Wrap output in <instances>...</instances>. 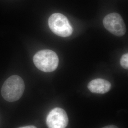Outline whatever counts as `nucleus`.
Listing matches in <instances>:
<instances>
[{"mask_svg":"<svg viewBox=\"0 0 128 128\" xmlns=\"http://www.w3.org/2000/svg\"><path fill=\"white\" fill-rule=\"evenodd\" d=\"M24 89L23 79L17 75H13L5 81L2 87L1 94L6 101L14 102L22 96Z\"/></svg>","mask_w":128,"mask_h":128,"instance_id":"nucleus-1","label":"nucleus"},{"mask_svg":"<svg viewBox=\"0 0 128 128\" xmlns=\"http://www.w3.org/2000/svg\"><path fill=\"white\" fill-rule=\"evenodd\" d=\"M33 62L39 70L44 72H51L57 68L59 60L53 51L44 50L37 52L33 56Z\"/></svg>","mask_w":128,"mask_h":128,"instance_id":"nucleus-2","label":"nucleus"},{"mask_svg":"<svg viewBox=\"0 0 128 128\" xmlns=\"http://www.w3.org/2000/svg\"><path fill=\"white\" fill-rule=\"evenodd\" d=\"M111 86V84L108 81L102 78L94 79L88 84V88L90 91L99 94H104L108 92Z\"/></svg>","mask_w":128,"mask_h":128,"instance_id":"nucleus-6","label":"nucleus"},{"mask_svg":"<svg viewBox=\"0 0 128 128\" xmlns=\"http://www.w3.org/2000/svg\"><path fill=\"white\" fill-rule=\"evenodd\" d=\"M46 124L48 128H66L68 124V116L64 109L55 108L48 115Z\"/></svg>","mask_w":128,"mask_h":128,"instance_id":"nucleus-5","label":"nucleus"},{"mask_svg":"<svg viewBox=\"0 0 128 128\" xmlns=\"http://www.w3.org/2000/svg\"><path fill=\"white\" fill-rule=\"evenodd\" d=\"M102 128H119L117 127V126L114 125H109V126H105L104 127Z\"/></svg>","mask_w":128,"mask_h":128,"instance_id":"nucleus-9","label":"nucleus"},{"mask_svg":"<svg viewBox=\"0 0 128 128\" xmlns=\"http://www.w3.org/2000/svg\"><path fill=\"white\" fill-rule=\"evenodd\" d=\"M48 25L51 30L60 37H69L73 32L68 20L60 13H55L51 15L48 19Z\"/></svg>","mask_w":128,"mask_h":128,"instance_id":"nucleus-3","label":"nucleus"},{"mask_svg":"<svg viewBox=\"0 0 128 128\" xmlns=\"http://www.w3.org/2000/svg\"><path fill=\"white\" fill-rule=\"evenodd\" d=\"M18 128H37L36 126H33V125H28V126H26L24 127H22Z\"/></svg>","mask_w":128,"mask_h":128,"instance_id":"nucleus-8","label":"nucleus"},{"mask_svg":"<svg viewBox=\"0 0 128 128\" xmlns=\"http://www.w3.org/2000/svg\"><path fill=\"white\" fill-rule=\"evenodd\" d=\"M105 28L116 36H122L126 32V28L122 16L117 13H111L104 18Z\"/></svg>","mask_w":128,"mask_h":128,"instance_id":"nucleus-4","label":"nucleus"},{"mask_svg":"<svg viewBox=\"0 0 128 128\" xmlns=\"http://www.w3.org/2000/svg\"><path fill=\"white\" fill-rule=\"evenodd\" d=\"M120 64L124 69L128 68V54L126 53L122 55L120 60Z\"/></svg>","mask_w":128,"mask_h":128,"instance_id":"nucleus-7","label":"nucleus"}]
</instances>
